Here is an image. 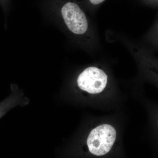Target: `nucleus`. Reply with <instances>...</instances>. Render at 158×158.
<instances>
[{
	"label": "nucleus",
	"mask_w": 158,
	"mask_h": 158,
	"mask_svg": "<svg viewBox=\"0 0 158 158\" xmlns=\"http://www.w3.org/2000/svg\"><path fill=\"white\" fill-rule=\"evenodd\" d=\"M47 3L49 11L73 37L81 42L92 40L90 19L77 0H48Z\"/></svg>",
	"instance_id": "1"
},
{
	"label": "nucleus",
	"mask_w": 158,
	"mask_h": 158,
	"mask_svg": "<svg viewBox=\"0 0 158 158\" xmlns=\"http://www.w3.org/2000/svg\"><path fill=\"white\" fill-rule=\"evenodd\" d=\"M116 137V130L112 126L103 124L92 130L87 139V144L92 154L106 155L110 151Z\"/></svg>",
	"instance_id": "2"
},
{
	"label": "nucleus",
	"mask_w": 158,
	"mask_h": 158,
	"mask_svg": "<svg viewBox=\"0 0 158 158\" xmlns=\"http://www.w3.org/2000/svg\"><path fill=\"white\" fill-rule=\"evenodd\" d=\"M77 82L80 89L91 94H96L103 91L106 87L108 77L100 69L90 66L79 75Z\"/></svg>",
	"instance_id": "3"
},
{
	"label": "nucleus",
	"mask_w": 158,
	"mask_h": 158,
	"mask_svg": "<svg viewBox=\"0 0 158 158\" xmlns=\"http://www.w3.org/2000/svg\"><path fill=\"white\" fill-rule=\"evenodd\" d=\"M106 0H82L79 2L83 8L93 9L98 7Z\"/></svg>",
	"instance_id": "4"
},
{
	"label": "nucleus",
	"mask_w": 158,
	"mask_h": 158,
	"mask_svg": "<svg viewBox=\"0 0 158 158\" xmlns=\"http://www.w3.org/2000/svg\"><path fill=\"white\" fill-rule=\"evenodd\" d=\"M148 6L156 8L158 6V0H141Z\"/></svg>",
	"instance_id": "5"
}]
</instances>
